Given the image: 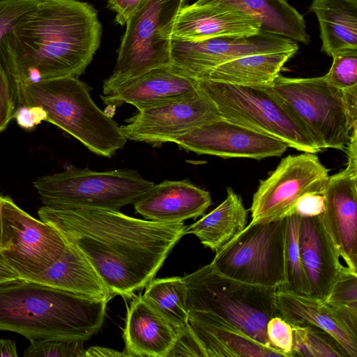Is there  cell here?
Segmentation results:
<instances>
[{
	"label": "cell",
	"mask_w": 357,
	"mask_h": 357,
	"mask_svg": "<svg viewBox=\"0 0 357 357\" xmlns=\"http://www.w3.org/2000/svg\"><path fill=\"white\" fill-rule=\"evenodd\" d=\"M38 213L84 254L114 296L130 297L145 287L186 228L183 222L145 220L93 206H43Z\"/></svg>",
	"instance_id": "6da1fadb"
},
{
	"label": "cell",
	"mask_w": 357,
	"mask_h": 357,
	"mask_svg": "<svg viewBox=\"0 0 357 357\" xmlns=\"http://www.w3.org/2000/svg\"><path fill=\"white\" fill-rule=\"evenodd\" d=\"M102 25L91 4L38 0L5 35L0 62L14 88L66 77H79L100 47Z\"/></svg>",
	"instance_id": "7a4b0ae2"
},
{
	"label": "cell",
	"mask_w": 357,
	"mask_h": 357,
	"mask_svg": "<svg viewBox=\"0 0 357 357\" xmlns=\"http://www.w3.org/2000/svg\"><path fill=\"white\" fill-rule=\"evenodd\" d=\"M107 302L17 279L0 283V331L29 340L84 342L100 328Z\"/></svg>",
	"instance_id": "3957f363"
},
{
	"label": "cell",
	"mask_w": 357,
	"mask_h": 357,
	"mask_svg": "<svg viewBox=\"0 0 357 357\" xmlns=\"http://www.w3.org/2000/svg\"><path fill=\"white\" fill-rule=\"evenodd\" d=\"M91 90L74 77L44 79L14 88L16 105L40 107L45 114V121L76 138L93 153L111 158L128 139L118 124L94 103Z\"/></svg>",
	"instance_id": "277c9868"
},
{
	"label": "cell",
	"mask_w": 357,
	"mask_h": 357,
	"mask_svg": "<svg viewBox=\"0 0 357 357\" xmlns=\"http://www.w3.org/2000/svg\"><path fill=\"white\" fill-rule=\"evenodd\" d=\"M189 311L206 312L222 324L272 347L268 320L280 316L275 287L251 284L227 277L211 264L183 277Z\"/></svg>",
	"instance_id": "5b68a950"
},
{
	"label": "cell",
	"mask_w": 357,
	"mask_h": 357,
	"mask_svg": "<svg viewBox=\"0 0 357 357\" xmlns=\"http://www.w3.org/2000/svg\"><path fill=\"white\" fill-rule=\"evenodd\" d=\"M188 1L145 0L136 9L126 24L114 71L104 81V95L147 71L171 66L173 26Z\"/></svg>",
	"instance_id": "8992f818"
},
{
	"label": "cell",
	"mask_w": 357,
	"mask_h": 357,
	"mask_svg": "<svg viewBox=\"0 0 357 357\" xmlns=\"http://www.w3.org/2000/svg\"><path fill=\"white\" fill-rule=\"evenodd\" d=\"M199 91L211 100L221 118L277 137L298 151L320 152L305 126L269 89L197 79Z\"/></svg>",
	"instance_id": "52a82bcc"
},
{
	"label": "cell",
	"mask_w": 357,
	"mask_h": 357,
	"mask_svg": "<svg viewBox=\"0 0 357 357\" xmlns=\"http://www.w3.org/2000/svg\"><path fill=\"white\" fill-rule=\"evenodd\" d=\"M266 87L305 126L320 151L346 149L357 124L351 121L343 90L330 84L324 75L291 78L279 75Z\"/></svg>",
	"instance_id": "ba28073f"
},
{
	"label": "cell",
	"mask_w": 357,
	"mask_h": 357,
	"mask_svg": "<svg viewBox=\"0 0 357 357\" xmlns=\"http://www.w3.org/2000/svg\"><path fill=\"white\" fill-rule=\"evenodd\" d=\"M33 184L45 206H93L116 211L136 202L155 185L136 170L88 169L43 176Z\"/></svg>",
	"instance_id": "9c48e42d"
},
{
	"label": "cell",
	"mask_w": 357,
	"mask_h": 357,
	"mask_svg": "<svg viewBox=\"0 0 357 357\" xmlns=\"http://www.w3.org/2000/svg\"><path fill=\"white\" fill-rule=\"evenodd\" d=\"M287 217L250 222L234 238L215 252L212 266L238 281L280 288L285 283Z\"/></svg>",
	"instance_id": "30bf717a"
},
{
	"label": "cell",
	"mask_w": 357,
	"mask_h": 357,
	"mask_svg": "<svg viewBox=\"0 0 357 357\" xmlns=\"http://www.w3.org/2000/svg\"><path fill=\"white\" fill-rule=\"evenodd\" d=\"M66 242L58 231L38 220L6 196L0 253L20 279L46 271L62 255Z\"/></svg>",
	"instance_id": "8fae6325"
},
{
	"label": "cell",
	"mask_w": 357,
	"mask_h": 357,
	"mask_svg": "<svg viewBox=\"0 0 357 357\" xmlns=\"http://www.w3.org/2000/svg\"><path fill=\"white\" fill-rule=\"evenodd\" d=\"M329 176L328 169L315 153L287 155L268 178L260 181L252 197L251 222H270L289 215L303 195L324 192Z\"/></svg>",
	"instance_id": "7c38bea8"
},
{
	"label": "cell",
	"mask_w": 357,
	"mask_h": 357,
	"mask_svg": "<svg viewBox=\"0 0 357 357\" xmlns=\"http://www.w3.org/2000/svg\"><path fill=\"white\" fill-rule=\"evenodd\" d=\"M298 49L296 41L263 31L251 36L201 40L172 38L170 66L177 73L197 80L206 78L218 66L244 56Z\"/></svg>",
	"instance_id": "4fadbf2b"
},
{
	"label": "cell",
	"mask_w": 357,
	"mask_h": 357,
	"mask_svg": "<svg viewBox=\"0 0 357 357\" xmlns=\"http://www.w3.org/2000/svg\"><path fill=\"white\" fill-rule=\"evenodd\" d=\"M221 119L214 103L199 91L167 104L138 110L120 127L127 139L159 145Z\"/></svg>",
	"instance_id": "5bb4252c"
},
{
	"label": "cell",
	"mask_w": 357,
	"mask_h": 357,
	"mask_svg": "<svg viewBox=\"0 0 357 357\" xmlns=\"http://www.w3.org/2000/svg\"><path fill=\"white\" fill-rule=\"evenodd\" d=\"M174 143L198 154L257 160L280 156L289 147L277 137L222 118L185 133Z\"/></svg>",
	"instance_id": "9a60e30c"
},
{
	"label": "cell",
	"mask_w": 357,
	"mask_h": 357,
	"mask_svg": "<svg viewBox=\"0 0 357 357\" xmlns=\"http://www.w3.org/2000/svg\"><path fill=\"white\" fill-rule=\"evenodd\" d=\"M298 243L310 296L323 303L335 282L349 269L341 262L339 250L321 215L301 217Z\"/></svg>",
	"instance_id": "2e32d148"
},
{
	"label": "cell",
	"mask_w": 357,
	"mask_h": 357,
	"mask_svg": "<svg viewBox=\"0 0 357 357\" xmlns=\"http://www.w3.org/2000/svg\"><path fill=\"white\" fill-rule=\"evenodd\" d=\"M324 223L347 267L357 273V172L346 167L329 176Z\"/></svg>",
	"instance_id": "e0dca14e"
},
{
	"label": "cell",
	"mask_w": 357,
	"mask_h": 357,
	"mask_svg": "<svg viewBox=\"0 0 357 357\" xmlns=\"http://www.w3.org/2000/svg\"><path fill=\"white\" fill-rule=\"evenodd\" d=\"M254 17L224 4L185 6L178 15L172 38L201 40L220 36H251L261 31Z\"/></svg>",
	"instance_id": "ac0fdd59"
},
{
	"label": "cell",
	"mask_w": 357,
	"mask_h": 357,
	"mask_svg": "<svg viewBox=\"0 0 357 357\" xmlns=\"http://www.w3.org/2000/svg\"><path fill=\"white\" fill-rule=\"evenodd\" d=\"M198 91L197 80L166 66L146 72L112 93L101 96V99L107 105L128 103L142 110L178 101Z\"/></svg>",
	"instance_id": "d6986e66"
},
{
	"label": "cell",
	"mask_w": 357,
	"mask_h": 357,
	"mask_svg": "<svg viewBox=\"0 0 357 357\" xmlns=\"http://www.w3.org/2000/svg\"><path fill=\"white\" fill-rule=\"evenodd\" d=\"M211 204L209 192L188 180L164 181L134 203L148 220L176 223L202 215Z\"/></svg>",
	"instance_id": "ffe728a7"
},
{
	"label": "cell",
	"mask_w": 357,
	"mask_h": 357,
	"mask_svg": "<svg viewBox=\"0 0 357 357\" xmlns=\"http://www.w3.org/2000/svg\"><path fill=\"white\" fill-rule=\"evenodd\" d=\"M176 336L175 328L142 296L132 300L123 331L127 356L167 357Z\"/></svg>",
	"instance_id": "44dd1931"
},
{
	"label": "cell",
	"mask_w": 357,
	"mask_h": 357,
	"mask_svg": "<svg viewBox=\"0 0 357 357\" xmlns=\"http://www.w3.org/2000/svg\"><path fill=\"white\" fill-rule=\"evenodd\" d=\"M189 324L206 357H288L227 326L206 312L189 311Z\"/></svg>",
	"instance_id": "7402d4cb"
},
{
	"label": "cell",
	"mask_w": 357,
	"mask_h": 357,
	"mask_svg": "<svg viewBox=\"0 0 357 357\" xmlns=\"http://www.w3.org/2000/svg\"><path fill=\"white\" fill-rule=\"evenodd\" d=\"M26 280L107 303L114 296L84 254L67 242L62 255L52 266Z\"/></svg>",
	"instance_id": "603a6c76"
},
{
	"label": "cell",
	"mask_w": 357,
	"mask_h": 357,
	"mask_svg": "<svg viewBox=\"0 0 357 357\" xmlns=\"http://www.w3.org/2000/svg\"><path fill=\"white\" fill-rule=\"evenodd\" d=\"M275 302L279 315L291 326H312L333 337L348 357H357V336L352 334L333 310L319 301L277 289Z\"/></svg>",
	"instance_id": "cb8c5ba5"
},
{
	"label": "cell",
	"mask_w": 357,
	"mask_h": 357,
	"mask_svg": "<svg viewBox=\"0 0 357 357\" xmlns=\"http://www.w3.org/2000/svg\"><path fill=\"white\" fill-rule=\"evenodd\" d=\"M195 3L231 6L256 19L264 32L309 43L305 20L287 0H197Z\"/></svg>",
	"instance_id": "d4e9b609"
},
{
	"label": "cell",
	"mask_w": 357,
	"mask_h": 357,
	"mask_svg": "<svg viewBox=\"0 0 357 357\" xmlns=\"http://www.w3.org/2000/svg\"><path fill=\"white\" fill-rule=\"evenodd\" d=\"M227 191L225 199L218 207L185 230V234L196 236L215 252L238 236L248 222V211L241 197L231 188Z\"/></svg>",
	"instance_id": "484cf974"
},
{
	"label": "cell",
	"mask_w": 357,
	"mask_h": 357,
	"mask_svg": "<svg viewBox=\"0 0 357 357\" xmlns=\"http://www.w3.org/2000/svg\"><path fill=\"white\" fill-rule=\"evenodd\" d=\"M310 10L319 22L325 53L357 49V0H313Z\"/></svg>",
	"instance_id": "4316f807"
},
{
	"label": "cell",
	"mask_w": 357,
	"mask_h": 357,
	"mask_svg": "<svg viewBox=\"0 0 357 357\" xmlns=\"http://www.w3.org/2000/svg\"><path fill=\"white\" fill-rule=\"evenodd\" d=\"M296 52L288 50L244 56L218 66L204 79L240 86H268Z\"/></svg>",
	"instance_id": "83f0119b"
},
{
	"label": "cell",
	"mask_w": 357,
	"mask_h": 357,
	"mask_svg": "<svg viewBox=\"0 0 357 357\" xmlns=\"http://www.w3.org/2000/svg\"><path fill=\"white\" fill-rule=\"evenodd\" d=\"M142 297L176 331L189 326L187 287L183 278L153 279L146 286Z\"/></svg>",
	"instance_id": "f1b7e54d"
},
{
	"label": "cell",
	"mask_w": 357,
	"mask_h": 357,
	"mask_svg": "<svg viewBox=\"0 0 357 357\" xmlns=\"http://www.w3.org/2000/svg\"><path fill=\"white\" fill-rule=\"evenodd\" d=\"M286 217L285 283L278 289L310 296L309 285L300 255L298 232L301 217L296 214Z\"/></svg>",
	"instance_id": "f546056e"
},
{
	"label": "cell",
	"mask_w": 357,
	"mask_h": 357,
	"mask_svg": "<svg viewBox=\"0 0 357 357\" xmlns=\"http://www.w3.org/2000/svg\"><path fill=\"white\" fill-rule=\"evenodd\" d=\"M291 326V357H348L342 347L324 331L312 326Z\"/></svg>",
	"instance_id": "4dcf8cb0"
},
{
	"label": "cell",
	"mask_w": 357,
	"mask_h": 357,
	"mask_svg": "<svg viewBox=\"0 0 357 357\" xmlns=\"http://www.w3.org/2000/svg\"><path fill=\"white\" fill-rule=\"evenodd\" d=\"M332 57V66L324 75L326 80L341 90L357 86V49L344 50Z\"/></svg>",
	"instance_id": "1f68e13d"
},
{
	"label": "cell",
	"mask_w": 357,
	"mask_h": 357,
	"mask_svg": "<svg viewBox=\"0 0 357 357\" xmlns=\"http://www.w3.org/2000/svg\"><path fill=\"white\" fill-rule=\"evenodd\" d=\"M80 340L43 339L31 340L25 357H84L85 350Z\"/></svg>",
	"instance_id": "d6a6232c"
},
{
	"label": "cell",
	"mask_w": 357,
	"mask_h": 357,
	"mask_svg": "<svg viewBox=\"0 0 357 357\" xmlns=\"http://www.w3.org/2000/svg\"><path fill=\"white\" fill-rule=\"evenodd\" d=\"M323 303L357 311V273L349 270L344 273L335 282Z\"/></svg>",
	"instance_id": "836d02e7"
},
{
	"label": "cell",
	"mask_w": 357,
	"mask_h": 357,
	"mask_svg": "<svg viewBox=\"0 0 357 357\" xmlns=\"http://www.w3.org/2000/svg\"><path fill=\"white\" fill-rule=\"evenodd\" d=\"M38 0H0V43L5 35Z\"/></svg>",
	"instance_id": "e575fe53"
},
{
	"label": "cell",
	"mask_w": 357,
	"mask_h": 357,
	"mask_svg": "<svg viewBox=\"0 0 357 357\" xmlns=\"http://www.w3.org/2000/svg\"><path fill=\"white\" fill-rule=\"evenodd\" d=\"M266 334L271 346L291 357L293 329L280 316L271 318L266 324Z\"/></svg>",
	"instance_id": "d590c367"
},
{
	"label": "cell",
	"mask_w": 357,
	"mask_h": 357,
	"mask_svg": "<svg viewBox=\"0 0 357 357\" xmlns=\"http://www.w3.org/2000/svg\"><path fill=\"white\" fill-rule=\"evenodd\" d=\"M16 107L15 91L3 66L0 62V132L3 131Z\"/></svg>",
	"instance_id": "8d00e7d4"
},
{
	"label": "cell",
	"mask_w": 357,
	"mask_h": 357,
	"mask_svg": "<svg viewBox=\"0 0 357 357\" xmlns=\"http://www.w3.org/2000/svg\"><path fill=\"white\" fill-rule=\"evenodd\" d=\"M169 356L206 357L204 348L190 324L188 328L177 331L175 342L167 356Z\"/></svg>",
	"instance_id": "74e56055"
},
{
	"label": "cell",
	"mask_w": 357,
	"mask_h": 357,
	"mask_svg": "<svg viewBox=\"0 0 357 357\" xmlns=\"http://www.w3.org/2000/svg\"><path fill=\"white\" fill-rule=\"evenodd\" d=\"M326 203L324 192H308L298 199L291 214L300 217L321 215L325 211Z\"/></svg>",
	"instance_id": "f35d334b"
},
{
	"label": "cell",
	"mask_w": 357,
	"mask_h": 357,
	"mask_svg": "<svg viewBox=\"0 0 357 357\" xmlns=\"http://www.w3.org/2000/svg\"><path fill=\"white\" fill-rule=\"evenodd\" d=\"M13 119L21 128L32 130L42 121H45V114L37 106L16 105Z\"/></svg>",
	"instance_id": "ab89813d"
},
{
	"label": "cell",
	"mask_w": 357,
	"mask_h": 357,
	"mask_svg": "<svg viewBox=\"0 0 357 357\" xmlns=\"http://www.w3.org/2000/svg\"><path fill=\"white\" fill-rule=\"evenodd\" d=\"M145 0H107V6L116 13L115 22L124 26L136 10Z\"/></svg>",
	"instance_id": "60d3db41"
},
{
	"label": "cell",
	"mask_w": 357,
	"mask_h": 357,
	"mask_svg": "<svg viewBox=\"0 0 357 357\" xmlns=\"http://www.w3.org/2000/svg\"><path fill=\"white\" fill-rule=\"evenodd\" d=\"M357 129L355 127L351 135L347 144V153H348V162L347 167L357 172V151H356V144H357Z\"/></svg>",
	"instance_id": "b9f144b4"
},
{
	"label": "cell",
	"mask_w": 357,
	"mask_h": 357,
	"mask_svg": "<svg viewBox=\"0 0 357 357\" xmlns=\"http://www.w3.org/2000/svg\"><path fill=\"white\" fill-rule=\"evenodd\" d=\"M345 101L351 121L356 124L357 121V86L343 90Z\"/></svg>",
	"instance_id": "7bdbcfd3"
},
{
	"label": "cell",
	"mask_w": 357,
	"mask_h": 357,
	"mask_svg": "<svg viewBox=\"0 0 357 357\" xmlns=\"http://www.w3.org/2000/svg\"><path fill=\"white\" fill-rule=\"evenodd\" d=\"M84 356H98V357H116L127 356L126 353L115 351L114 349L102 347H91L85 350ZM128 357V356H127Z\"/></svg>",
	"instance_id": "ee69618b"
},
{
	"label": "cell",
	"mask_w": 357,
	"mask_h": 357,
	"mask_svg": "<svg viewBox=\"0 0 357 357\" xmlns=\"http://www.w3.org/2000/svg\"><path fill=\"white\" fill-rule=\"evenodd\" d=\"M20 279L17 273L6 263L0 253V283Z\"/></svg>",
	"instance_id": "f6af8a7d"
},
{
	"label": "cell",
	"mask_w": 357,
	"mask_h": 357,
	"mask_svg": "<svg viewBox=\"0 0 357 357\" xmlns=\"http://www.w3.org/2000/svg\"><path fill=\"white\" fill-rule=\"evenodd\" d=\"M16 343L12 340L0 339V357H16Z\"/></svg>",
	"instance_id": "bcb514c9"
},
{
	"label": "cell",
	"mask_w": 357,
	"mask_h": 357,
	"mask_svg": "<svg viewBox=\"0 0 357 357\" xmlns=\"http://www.w3.org/2000/svg\"><path fill=\"white\" fill-rule=\"evenodd\" d=\"M6 196L0 195V250L2 248V210Z\"/></svg>",
	"instance_id": "7dc6e473"
}]
</instances>
